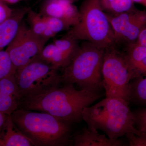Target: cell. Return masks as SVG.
I'll return each instance as SVG.
<instances>
[{"label":"cell","mask_w":146,"mask_h":146,"mask_svg":"<svg viewBox=\"0 0 146 146\" xmlns=\"http://www.w3.org/2000/svg\"><path fill=\"white\" fill-rule=\"evenodd\" d=\"M129 98L130 100L146 105V76L134 79L131 82Z\"/></svg>","instance_id":"cell-17"},{"label":"cell","mask_w":146,"mask_h":146,"mask_svg":"<svg viewBox=\"0 0 146 146\" xmlns=\"http://www.w3.org/2000/svg\"><path fill=\"white\" fill-rule=\"evenodd\" d=\"M103 10L106 14L118 15L135 9L132 0H100Z\"/></svg>","instance_id":"cell-16"},{"label":"cell","mask_w":146,"mask_h":146,"mask_svg":"<svg viewBox=\"0 0 146 146\" xmlns=\"http://www.w3.org/2000/svg\"><path fill=\"white\" fill-rule=\"evenodd\" d=\"M49 64L36 59L16 72L21 99L58 87L61 75Z\"/></svg>","instance_id":"cell-7"},{"label":"cell","mask_w":146,"mask_h":146,"mask_svg":"<svg viewBox=\"0 0 146 146\" xmlns=\"http://www.w3.org/2000/svg\"><path fill=\"white\" fill-rule=\"evenodd\" d=\"M27 17L30 25V28L35 34L41 37L46 27V24L43 16L40 13L29 9L27 13Z\"/></svg>","instance_id":"cell-20"},{"label":"cell","mask_w":146,"mask_h":146,"mask_svg":"<svg viewBox=\"0 0 146 146\" xmlns=\"http://www.w3.org/2000/svg\"><path fill=\"white\" fill-rule=\"evenodd\" d=\"M31 141L22 133L8 115L0 133V146H32Z\"/></svg>","instance_id":"cell-12"},{"label":"cell","mask_w":146,"mask_h":146,"mask_svg":"<svg viewBox=\"0 0 146 146\" xmlns=\"http://www.w3.org/2000/svg\"><path fill=\"white\" fill-rule=\"evenodd\" d=\"M23 0H14V3H15V4L21 1H23Z\"/></svg>","instance_id":"cell-30"},{"label":"cell","mask_w":146,"mask_h":146,"mask_svg":"<svg viewBox=\"0 0 146 146\" xmlns=\"http://www.w3.org/2000/svg\"><path fill=\"white\" fill-rule=\"evenodd\" d=\"M42 16L46 22V26L56 35L60 32L68 29L71 27L67 22L60 18L50 16Z\"/></svg>","instance_id":"cell-23"},{"label":"cell","mask_w":146,"mask_h":146,"mask_svg":"<svg viewBox=\"0 0 146 146\" xmlns=\"http://www.w3.org/2000/svg\"><path fill=\"white\" fill-rule=\"evenodd\" d=\"M125 54L139 77L146 76V47L134 42L127 45Z\"/></svg>","instance_id":"cell-14"},{"label":"cell","mask_w":146,"mask_h":146,"mask_svg":"<svg viewBox=\"0 0 146 146\" xmlns=\"http://www.w3.org/2000/svg\"><path fill=\"white\" fill-rule=\"evenodd\" d=\"M29 8L14 11L13 15L5 22L0 24V51L10 44L15 36Z\"/></svg>","instance_id":"cell-13"},{"label":"cell","mask_w":146,"mask_h":146,"mask_svg":"<svg viewBox=\"0 0 146 146\" xmlns=\"http://www.w3.org/2000/svg\"><path fill=\"white\" fill-rule=\"evenodd\" d=\"M0 133H1V131H0Z\"/></svg>","instance_id":"cell-32"},{"label":"cell","mask_w":146,"mask_h":146,"mask_svg":"<svg viewBox=\"0 0 146 146\" xmlns=\"http://www.w3.org/2000/svg\"><path fill=\"white\" fill-rule=\"evenodd\" d=\"M47 42L22 23L5 50L16 72L36 59Z\"/></svg>","instance_id":"cell-8"},{"label":"cell","mask_w":146,"mask_h":146,"mask_svg":"<svg viewBox=\"0 0 146 146\" xmlns=\"http://www.w3.org/2000/svg\"><path fill=\"white\" fill-rule=\"evenodd\" d=\"M105 50L85 42L61 75L62 82L76 84L81 89L100 93L104 89L102 68Z\"/></svg>","instance_id":"cell-4"},{"label":"cell","mask_w":146,"mask_h":146,"mask_svg":"<svg viewBox=\"0 0 146 146\" xmlns=\"http://www.w3.org/2000/svg\"><path fill=\"white\" fill-rule=\"evenodd\" d=\"M112 27L115 44L136 42L146 27V12L136 8L118 15L107 14Z\"/></svg>","instance_id":"cell-9"},{"label":"cell","mask_w":146,"mask_h":146,"mask_svg":"<svg viewBox=\"0 0 146 146\" xmlns=\"http://www.w3.org/2000/svg\"><path fill=\"white\" fill-rule=\"evenodd\" d=\"M8 116V115H6L4 113L0 112V131L1 132Z\"/></svg>","instance_id":"cell-28"},{"label":"cell","mask_w":146,"mask_h":146,"mask_svg":"<svg viewBox=\"0 0 146 146\" xmlns=\"http://www.w3.org/2000/svg\"><path fill=\"white\" fill-rule=\"evenodd\" d=\"M134 115L136 129L140 133L146 136V108L135 112Z\"/></svg>","instance_id":"cell-24"},{"label":"cell","mask_w":146,"mask_h":146,"mask_svg":"<svg viewBox=\"0 0 146 146\" xmlns=\"http://www.w3.org/2000/svg\"><path fill=\"white\" fill-rule=\"evenodd\" d=\"M21 100L13 96L0 94V112L11 115L20 106Z\"/></svg>","instance_id":"cell-21"},{"label":"cell","mask_w":146,"mask_h":146,"mask_svg":"<svg viewBox=\"0 0 146 146\" xmlns=\"http://www.w3.org/2000/svg\"><path fill=\"white\" fill-rule=\"evenodd\" d=\"M82 119L89 128L102 131L112 139H119L129 133L140 134L129 103L117 98L106 97L85 108L82 110Z\"/></svg>","instance_id":"cell-2"},{"label":"cell","mask_w":146,"mask_h":146,"mask_svg":"<svg viewBox=\"0 0 146 146\" xmlns=\"http://www.w3.org/2000/svg\"><path fill=\"white\" fill-rule=\"evenodd\" d=\"M13 122L35 146H63L71 141V123L44 112L21 108L11 115Z\"/></svg>","instance_id":"cell-3"},{"label":"cell","mask_w":146,"mask_h":146,"mask_svg":"<svg viewBox=\"0 0 146 146\" xmlns=\"http://www.w3.org/2000/svg\"><path fill=\"white\" fill-rule=\"evenodd\" d=\"M79 11L80 21L72 27L67 35L104 50L115 46L112 27L107 14L102 8L100 0H85Z\"/></svg>","instance_id":"cell-5"},{"label":"cell","mask_w":146,"mask_h":146,"mask_svg":"<svg viewBox=\"0 0 146 146\" xmlns=\"http://www.w3.org/2000/svg\"><path fill=\"white\" fill-rule=\"evenodd\" d=\"M16 74L0 79V94L13 96L21 100Z\"/></svg>","instance_id":"cell-19"},{"label":"cell","mask_w":146,"mask_h":146,"mask_svg":"<svg viewBox=\"0 0 146 146\" xmlns=\"http://www.w3.org/2000/svg\"><path fill=\"white\" fill-rule=\"evenodd\" d=\"M136 42L146 48V27L141 31Z\"/></svg>","instance_id":"cell-27"},{"label":"cell","mask_w":146,"mask_h":146,"mask_svg":"<svg viewBox=\"0 0 146 146\" xmlns=\"http://www.w3.org/2000/svg\"><path fill=\"white\" fill-rule=\"evenodd\" d=\"M102 74L106 97L129 102L131 82L139 76L125 54L120 52L115 46L105 50Z\"/></svg>","instance_id":"cell-6"},{"label":"cell","mask_w":146,"mask_h":146,"mask_svg":"<svg viewBox=\"0 0 146 146\" xmlns=\"http://www.w3.org/2000/svg\"><path fill=\"white\" fill-rule=\"evenodd\" d=\"M71 0H44L41 7L42 16L62 19L71 27L78 24L80 20L79 10Z\"/></svg>","instance_id":"cell-10"},{"label":"cell","mask_w":146,"mask_h":146,"mask_svg":"<svg viewBox=\"0 0 146 146\" xmlns=\"http://www.w3.org/2000/svg\"><path fill=\"white\" fill-rule=\"evenodd\" d=\"M131 146H146V136L143 134L129 133L126 134Z\"/></svg>","instance_id":"cell-25"},{"label":"cell","mask_w":146,"mask_h":146,"mask_svg":"<svg viewBox=\"0 0 146 146\" xmlns=\"http://www.w3.org/2000/svg\"><path fill=\"white\" fill-rule=\"evenodd\" d=\"M16 72V68L6 51H0V79Z\"/></svg>","instance_id":"cell-22"},{"label":"cell","mask_w":146,"mask_h":146,"mask_svg":"<svg viewBox=\"0 0 146 146\" xmlns=\"http://www.w3.org/2000/svg\"><path fill=\"white\" fill-rule=\"evenodd\" d=\"M73 145L75 146H120L123 145L120 139H112L105 134L99 133L98 130L88 127L83 128L73 136Z\"/></svg>","instance_id":"cell-11"},{"label":"cell","mask_w":146,"mask_h":146,"mask_svg":"<svg viewBox=\"0 0 146 146\" xmlns=\"http://www.w3.org/2000/svg\"><path fill=\"white\" fill-rule=\"evenodd\" d=\"M102 97L100 93L81 89L72 84L22 98L21 108L46 112L58 119L71 123L82 120V110Z\"/></svg>","instance_id":"cell-1"},{"label":"cell","mask_w":146,"mask_h":146,"mask_svg":"<svg viewBox=\"0 0 146 146\" xmlns=\"http://www.w3.org/2000/svg\"><path fill=\"white\" fill-rule=\"evenodd\" d=\"M36 59L49 64L57 70L64 69L71 61L54 43L45 46Z\"/></svg>","instance_id":"cell-15"},{"label":"cell","mask_w":146,"mask_h":146,"mask_svg":"<svg viewBox=\"0 0 146 146\" xmlns=\"http://www.w3.org/2000/svg\"><path fill=\"white\" fill-rule=\"evenodd\" d=\"M78 41L67 34L60 39H56L53 43L64 54L72 60L79 48Z\"/></svg>","instance_id":"cell-18"},{"label":"cell","mask_w":146,"mask_h":146,"mask_svg":"<svg viewBox=\"0 0 146 146\" xmlns=\"http://www.w3.org/2000/svg\"><path fill=\"white\" fill-rule=\"evenodd\" d=\"M71 1H72L73 2H74L75 1H77V0H71Z\"/></svg>","instance_id":"cell-31"},{"label":"cell","mask_w":146,"mask_h":146,"mask_svg":"<svg viewBox=\"0 0 146 146\" xmlns=\"http://www.w3.org/2000/svg\"><path fill=\"white\" fill-rule=\"evenodd\" d=\"M14 11L7 4L0 1V24L8 20L13 15Z\"/></svg>","instance_id":"cell-26"},{"label":"cell","mask_w":146,"mask_h":146,"mask_svg":"<svg viewBox=\"0 0 146 146\" xmlns=\"http://www.w3.org/2000/svg\"><path fill=\"white\" fill-rule=\"evenodd\" d=\"M134 3L141 4L146 7V0H132Z\"/></svg>","instance_id":"cell-29"}]
</instances>
